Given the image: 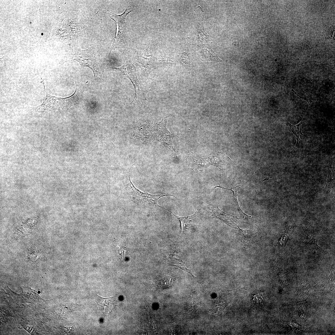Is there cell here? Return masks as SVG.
<instances>
[{
    "instance_id": "cell-14",
    "label": "cell",
    "mask_w": 335,
    "mask_h": 335,
    "mask_svg": "<svg viewBox=\"0 0 335 335\" xmlns=\"http://www.w3.org/2000/svg\"><path fill=\"white\" fill-rule=\"evenodd\" d=\"M165 209L169 211L176 218L179 220L181 223V232H184L186 229V227L192 223H197L194 214L187 217H180L176 216L170 211L165 208Z\"/></svg>"
},
{
    "instance_id": "cell-19",
    "label": "cell",
    "mask_w": 335,
    "mask_h": 335,
    "mask_svg": "<svg viewBox=\"0 0 335 335\" xmlns=\"http://www.w3.org/2000/svg\"><path fill=\"white\" fill-rule=\"evenodd\" d=\"M243 288V289H244L245 290H247L248 289V287H246V286L244 287L243 288Z\"/></svg>"
},
{
    "instance_id": "cell-9",
    "label": "cell",
    "mask_w": 335,
    "mask_h": 335,
    "mask_svg": "<svg viewBox=\"0 0 335 335\" xmlns=\"http://www.w3.org/2000/svg\"><path fill=\"white\" fill-rule=\"evenodd\" d=\"M196 12L198 20L197 33L198 41L202 43H206L209 38V36L206 34L204 29L202 14L203 11L199 6L196 7Z\"/></svg>"
},
{
    "instance_id": "cell-3",
    "label": "cell",
    "mask_w": 335,
    "mask_h": 335,
    "mask_svg": "<svg viewBox=\"0 0 335 335\" xmlns=\"http://www.w3.org/2000/svg\"><path fill=\"white\" fill-rule=\"evenodd\" d=\"M128 195L131 199L137 204L145 207L152 206H159L157 202L162 197L173 195L168 193H163L160 194H152L147 192H142L140 190L132 183L129 175L127 184L126 185Z\"/></svg>"
},
{
    "instance_id": "cell-16",
    "label": "cell",
    "mask_w": 335,
    "mask_h": 335,
    "mask_svg": "<svg viewBox=\"0 0 335 335\" xmlns=\"http://www.w3.org/2000/svg\"><path fill=\"white\" fill-rule=\"evenodd\" d=\"M301 239L303 242L314 243L315 241L313 233L308 229L305 228L301 231Z\"/></svg>"
},
{
    "instance_id": "cell-10",
    "label": "cell",
    "mask_w": 335,
    "mask_h": 335,
    "mask_svg": "<svg viewBox=\"0 0 335 335\" xmlns=\"http://www.w3.org/2000/svg\"><path fill=\"white\" fill-rule=\"evenodd\" d=\"M115 300L116 298L114 297L104 298L97 295L96 301L101 311L105 313H109L114 308Z\"/></svg>"
},
{
    "instance_id": "cell-5",
    "label": "cell",
    "mask_w": 335,
    "mask_h": 335,
    "mask_svg": "<svg viewBox=\"0 0 335 335\" xmlns=\"http://www.w3.org/2000/svg\"><path fill=\"white\" fill-rule=\"evenodd\" d=\"M196 212L200 222L204 221L208 218H216L223 221L230 226H237L238 218L225 213L218 209L217 207H214L212 205L201 208L198 207Z\"/></svg>"
},
{
    "instance_id": "cell-17",
    "label": "cell",
    "mask_w": 335,
    "mask_h": 335,
    "mask_svg": "<svg viewBox=\"0 0 335 335\" xmlns=\"http://www.w3.org/2000/svg\"><path fill=\"white\" fill-rule=\"evenodd\" d=\"M292 91L293 92L295 93L300 98L303 99V100L306 101L308 103V108L307 112L306 113V114L308 113L310 108L312 107L313 104L314 99L313 98L310 96H301L299 95L298 94L296 93L292 89Z\"/></svg>"
},
{
    "instance_id": "cell-15",
    "label": "cell",
    "mask_w": 335,
    "mask_h": 335,
    "mask_svg": "<svg viewBox=\"0 0 335 335\" xmlns=\"http://www.w3.org/2000/svg\"><path fill=\"white\" fill-rule=\"evenodd\" d=\"M201 60H212L218 62L222 61L218 58L212 50L209 48L203 49L201 52Z\"/></svg>"
},
{
    "instance_id": "cell-8",
    "label": "cell",
    "mask_w": 335,
    "mask_h": 335,
    "mask_svg": "<svg viewBox=\"0 0 335 335\" xmlns=\"http://www.w3.org/2000/svg\"><path fill=\"white\" fill-rule=\"evenodd\" d=\"M238 227L241 241L244 245H251L259 241V235L256 231L251 229L243 230Z\"/></svg>"
},
{
    "instance_id": "cell-11",
    "label": "cell",
    "mask_w": 335,
    "mask_h": 335,
    "mask_svg": "<svg viewBox=\"0 0 335 335\" xmlns=\"http://www.w3.org/2000/svg\"><path fill=\"white\" fill-rule=\"evenodd\" d=\"M303 117L299 123L296 125H292L289 123H286L287 125L290 127L292 132L296 136L297 139V144L293 150L289 154H293L299 148L302 143L303 134L302 132V124Z\"/></svg>"
},
{
    "instance_id": "cell-12",
    "label": "cell",
    "mask_w": 335,
    "mask_h": 335,
    "mask_svg": "<svg viewBox=\"0 0 335 335\" xmlns=\"http://www.w3.org/2000/svg\"><path fill=\"white\" fill-rule=\"evenodd\" d=\"M170 258V264L171 266L177 267L185 272L189 273L194 278H196L192 274L191 271L186 268L185 262L182 260L179 254L176 252H173L171 255Z\"/></svg>"
},
{
    "instance_id": "cell-6",
    "label": "cell",
    "mask_w": 335,
    "mask_h": 335,
    "mask_svg": "<svg viewBox=\"0 0 335 335\" xmlns=\"http://www.w3.org/2000/svg\"><path fill=\"white\" fill-rule=\"evenodd\" d=\"M132 9L131 6H128L127 7L125 10L122 14L119 15H117L109 11L110 13L109 17L115 22L116 26V35L110 49L109 56L113 50L116 48L118 49L120 43L123 40V32L126 18L127 15L132 11Z\"/></svg>"
},
{
    "instance_id": "cell-7",
    "label": "cell",
    "mask_w": 335,
    "mask_h": 335,
    "mask_svg": "<svg viewBox=\"0 0 335 335\" xmlns=\"http://www.w3.org/2000/svg\"><path fill=\"white\" fill-rule=\"evenodd\" d=\"M134 61L141 69V74L145 79L152 71L161 66L159 59L146 53L136 57Z\"/></svg>"
},
{
    "instance_id": "cell-4",
    "label": "cell",
    "mask_w": 335,
    "mask_h": 335,
    "mask_svg": "<svg viewBox=\"0 0 335 335\" xmlns=\"http://www.w3.org/2000/svg\"><path fill=\"white\" fill-rule=\"evenodd\" d=\"M126 62L122 66L119 67H111L122 72L132 82L135 89V96L133 100H147L145 97L147 93L150 90L139 81L137 78L136 69L132 61L125 56Z\"/></svg>"
},
{
    "instance_id": "cell-1",
    "label": "cell",
    "mask_w": 335,
    "mask_h": 335,
    "mask_svg": "<svg viewBox=\"0 0 335 335\" xmlns=\"http://www.w3.org/2000/svg\"><path fill=\"white\" fill-rule=\"evenodd\" d=\"M41 79V83L44 87L46 96L41 105L32 109L34 115H44L50 111L56 110L59 111L61 114H65L70 107L78 105L81 101L83 98L82 92L78 86H76L74 92L71 96L65 98L57 97L47 93L45 90L43 80Z\"/></svg>"
},
{
    "instance_id": "cell-13",
    "label": "cell",
    "mask_w": 335,
    "mask_h": 335,
    "mask_svg": "<svg viewBox=\"0 0 335 335\" xmlns=\"http://www.w3.org/2000/svg\"><path fill=\"white\" fill-rule=\"evenodd\" d=\"M190 38H186V43L185 46L181 56V60L184 65L189 68L192 67V59L189 53Z\"/></svg>"
},
{
    "instance_id": "cell-18",
    "label": "cell",
    "mask_w": 335,
    "mask_h": 335,
    "mask_svg": "<svg viewBox=\"0 0 335 335\" xmlns=\"http://www.w3.org/2000/svg\"><path fill=\"white\" fill-rule=\"evenodd\" d=\"M272 177H267V178H265V179H264V180H263V181H267V180H269V179H270V178H272Z\"/></svg>"
},
{
    "instance_id": "cell-2",
    "label": "cell",
    "mask_w": 335,
    "mask_h": 335,
    "mask_svg": "<svg viewBox=\"0 0 335 335\" xmlns=\"http://www.w3.org/2000/svg\"><path fill=\"white\" fill-rule=\"evenodd\" d=\"M83 66L88 67L93 71L95 81L98 83L101 81L102 75L100 64L99 56L92 49L77 51L74 59Z\"/></svg>"
}]
</instances>
